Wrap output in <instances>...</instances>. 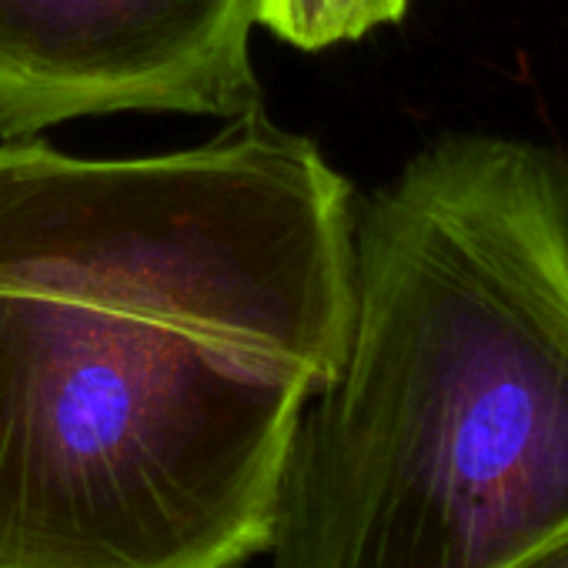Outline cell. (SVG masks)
Returning a JSON list of instances; mask_svg holds the SVG:
<instances>
[{
  "label": "cell",
  "mask_w": 568,
  "mask_h": 568,
  "mask_svg": "<svg viewBox=\"0 0 568 568\" xmlns=\"http://www.w3.org/2000/svg\"><path fill=\"white\" fill-rule=\"evenodd\" d=\"M348 181L264 114L0 144V568H244L355 308Z\"/></svg>",
  "instance_id": "obj_1"
},
{
  "label": "cell",
  "mask_w": 568,
  "mask_h": 568,
  "mask_svg": "<svg viewBox=\"0 0 568 568\" xmlns=\"http://www.w3.org/2000/svg\"><path fill=\"white\" fill-rule=\"evenodd\" d=\"M568 531V164L445 138L355 224L345 362L264 568H511Z\"/></svg>",
  "instance_id": "obj_2"
},
{
  "label": "cell",
  "mask_w": 568,
  "mask_h": 568,
  "mask_svg": "<svg viewBox=\"0 0 568 568\" xmlns=\"http://www.w3.org/2000/svg\"><path fill=\"white\" fill-rule=\"evenodd\" d=\"M254 0H0V138L121 111L261 114Z\"/></svg>",
  "instance_id": "obj_3"
},
{
  "label": "cell",
  "mask_w": 568,
  "mask_h": 568,
  "mask_svg": "<svg viewBox=\"0 0 568 568\" xmlns=\"http://www.w3.org/2000/svg\"><path fill=\"white\" fill-rule=\"evenodd\" d=\"M405 11L408 0H254V24L302 51H322L398 24Z\"/></svg>",
  "instance_id": "obj_4"
},
{
  "label": "cell",
  "mask_w": 568,
  "mask_h": 568,
  "mask_svg": "<svg viewBox=\"0 0 568 568\" xmlns=\"http://www.w3.org/2000/svg\"><path fill=\"white\" fill-rule=\"evenodd\" d=\"M511 568H568V531L551 538L548 545L535 548L531 555H525Z\"/></svg>",
  "instance_id": "obj_5"
}]
</instances>
